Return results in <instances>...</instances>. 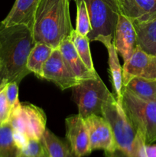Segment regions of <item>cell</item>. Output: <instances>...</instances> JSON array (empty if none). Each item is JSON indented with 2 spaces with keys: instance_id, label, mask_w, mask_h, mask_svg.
<instances>
[{
  "instance_id": "obj_1",
  "label": "cell",
  "mask_w": 156,
  "mask_h": 157,
  "mask_svg": "<svg viewBox=\"0 0 156 157\" xmlns=\"http://www.w3.org/2000/svg\"><path fill=\"white\" fill-rule=\"evenodd\" d=\"M35 43L28 26L0 24V87L12 81L19 84L31 73L27 61Z\"/></svg>"
},
{
  "instance_id": "obj_23",
  "label": "cell",
  "mask_w": 156,
  "mask_h": 157,
  "mask_svg": "<svg viewBox=\"0 0 156 157\" xmlns=\"http://www.w3.org/2000/svg\"><path fill=\"white\" fill-rule=\"evenodd\" d=\"M75 2L76 4V20L75 30L82 35L87 36L91 30V26L87 6L83 0H76Z\"/></svg>"
},
{
  "instance_id": "obj_8",
  "label": "cell",
  "mask_w": 156,
  "mask_h": 157,
  "mask_svg": "<svg viewBox=\"0 0 156 157\" xmlns=\"http://www.w3.org/2000/svg\"><path fill=\"white\" fill-rule=\"evenodd\" d=\"M135 78L156 79V56L142 50L138 46L122 67V84L125 86Z\"/></svg>"
},
{
  "instance_id": "obj_22",
  "label": "cell",
  "mask_w": 156,
  "mask_h": 157,
  "mask_svg": "<svg viewBox=\"0 0 156 157\" xmlns=\"http://www.w3.org/2000/svg\"><path fill=\"white\" fill-rule=\"evenodd\" d=\"M70 37L76 52L80 57L83 62L85 64L89 70L96 72V71L95 70L93 60H92L91 52L90 49V40L88 37L82 35L79 32H76L75 29L72 30Z\"/></svg>"
},
{
  "instance_id": "obj_25",
  "label": "cell",
  "mask_w": 156,
  "mask_h": 157,
  "mask_svg": "<svg viewBox=\"0 0 156 157\" xmlns=\"http://www.w3.org/2000/svg\"><path fill=\"white\" fill-rule=\"evenodd\" d=\"M18 84L16 81H12L8 83L5 87L6 98L12 110L21 104L18 100Z\"/></svg>"
},
{
  "instance_id": "obj_20",
  "label": "cell",
  "mask_w": 156,
  "mask_h": 157,
  "mask_svg": "<svg viewBox=\"0 0 156 157\" xmlns=\"http://www.w3.org/2000/svg\"><path fill=\"white\" fill-rule=\"evenodd\" d=\"M124 87L141 99L156 101V79L135 78Z\"/></svg>"
},
{
  "instance_id": "obj_16",
  "label": "cell",
  "mask_w": 156,
  "mask_h": 157,
  "mask_svg": "<svg viewBox=\"0 0 156 157\" xmlns=\"http://www.w3.org/2000/svg\"><path fill=\"white\" fill-rule=\"evenodd\" d=\"M95 41H100L108 51L109 67L110 80L113 88V94L116 101L120 104L122 88V67L119 64L118 52L113 43V38L110 36H99Z\"/></svg>"
},
{
  "instance_id": "obj_5",
  "label": "cell",
  "mask_w": 156,
  "mask_h": 157,
  "mask_svg": "<svg viewBox=\"0 0 156 157\" xmlns=\"http://www.w3.org/2000/svg\"><path fill=\"white\" fill-rule=\"evenodd\" d=\"M76 1V0H74ZM88 12L91 30L87 35L90 41L99 36L113 38L120 9L116 0H83Z\"/></svg>"
},
{
  "instance_id": "obj_17",
  "label": "cell",
  "mask_w": 156,
  "mask_h": 157,
  "mask_svg": "<svg viewBox=\"0 0 156 157\" xmlns=\"http://www.w3.org/2000/svg\"><path fill=\"white\" fill-rule=\"evenodd\" d=\"M133 24L137 34L138 46L156 56V15L143 22Z\"/></svg>"
},
{
  "instance_id": "obj_7",
  "label": "cell",
  "mask_w": 156,
  "mask_h": 157,
  "mask_svg": "<svg viewBox=\"0 0 156 157\" xmlns=\"http://www.w3.org/2000/svg\"><path fill=\"white\" fill-rule=\"evenodd\" d=\"M46 121L42 109L34 104H21L12 110L9 123L14 130L29 140H39L46 130Z\"/></svg>"
},
{
  "instance_id": "obj_27",
  "label": "cell",
  "mask_w": 156,
  "mask_h": 157,
  "mask_svg": "<svg viewBox=\"0 0 156 157\" xmlns=\"http://www.w3.org/2000/svg\"><path fill=\"white\" fill-rule=\"evenodd\" d=\"M141 157H156V145L144 144L140 150Z\"/></svg>"
},
{
  "instance_id": "obj_14",
  "label": "cell",
  "mask_w": 156,
  "mask_h": 157,
  "mask_svg": "<svg viewBox=\"0 0 156 157\" xmlns=\"http://www.w3.org/2000/svg\"><path fill=\"white\" fill-rule=\"evenodd\" d=\"M67 67L80 81L99 78L97 72L91 71L87 68L76 52L70 37L66 38L58 47Z\"/></svg>"
},
{
  "instance_id": "obj_11",
  "label": "cell",
  "mask_w": 156,
  "mask_h": 157,
  "mask_svg": "<svg viewBox=\"0 0 156 157\" xmlns=\"http://www.w3.org/2000/svg\"><path fill=\"white\" fill-rule=\"evenodd\" d=\"M66 138L76 157L90 154V137L84 118L80 114L72 115L65 120Z\"/></svg>"
},
{
  "instance_id": "obj_28",
  "label": "cell",
  "mask_w": 156,
  "mask_h": 157,
  "mask_svg": "<svg viewBox=\"0 0 156 157\" xmlns=\"http://www.w3.org/2000/svg\"><path fill=\"white\" fill-rule=\"evenodd\" d=\"M18 157H28V156H27V155H25V154H24V153H21V154H20V155H19V156H18Z\"/></svg>"
},
{
  "instance_id": "obj_9",
  "label": "cell",
  "mask_w": 156,
  "mask_h": 157,
  "mask_svg": "<svg viewBox=\"0 0 156 157\" xmlns=\"http://www.w3.org/2000/svg\"><path fill=\"white\" fill-rule=\"evenodd\" d=\"M43 79L51 81L62 90L75 87L80 81L67 67L58 48L54 49L43 67Z\"/></svg>"
},
{
  "instance_id": "obj_15",
  "label": "cell",
  "mask_w": 156,
  "mask_h": 157,
  "mask_svg": "<svg viewBox=\"0 0 156 157\" xmlns=\"http://www.w3.org/2000/svg\"><path fill=\"white\" fill-rule=\"evenodd\" d=\"M40 0H15L12 9L0 24L5 27L25 25L32 29Z\"/></svg>"
},
{
  "instance_id": "obj_26",
  "label": "cell",
  "mask_w": 156,
  "mask_h": 157,
  "mask_svg": "<svg viewBox=\"0 0 156 157\" xmlns=\"http://www.w3.org/2000/svg\"><path fill=\"white\" fill-rule=\"evenodd\" d=\"M5 87H0V125L9 123L11 115V109L6 95Z\"/></svg>"
},
{
  "instance_id": "obj_12",
  "label": "cell",
  "mask_w": 156,
  "mask_h": 157,
  "mask_svg": "<svg viewBox=\"0 0 156 157\" xmlns=\"http://www.w3.org/2000/svg\"><path fill=\"white\" fill-rule=\"evenodd\" d=\"M116 51L126 61L138 48L137 34L132 21L120 13L113 38Z\"/></svg>"
},
{
  "instance_id": "obj_18",
  "label": "cell",
  "mask_w": 156,
  "mask_h": 157,
  "mask_svg": "<svg viewBox=\"0 0 156 157\" xmlns=\"http://www.w3.org/2000/svg\"><path fill=\"white\" fill-rule=\"evenodd\" d=\"M54 49L41 42H36L32 48L27 61V67L40 79H43V67L50 58Z\"/></svg>"
},
{
  "instance_id": "obj_29",
  "label": "cell",
  "mask_w": 156,
  "mask_h": 157,
  "mask_svg": "<svg viewBox=\"0 0 156 157\" xmlns=\"http://www.w3.org/2000/svg\"></svg>"
},
{
  "instance_id": "obj_13",
  "label": "cell",
  "mask_w": 156,
  "mask_h": 157,
  "mask_svg": "<svg viewBox=\"0 0 156 157\" xmlns=\"http://www.w3.org/2000/svg\"><path fill=\"white\" fill-rule=\"evenodd\" d=\"M120 12L133 23L147 21L156 15V0H116Z\"/></svg>"
},
{
  "instance_id": "obj_19",
  "label": "cell",
  "mask_w": 156,
  "mask_h": 157,
  "mask_svg": "<svg viewBox=\"0 0 156 157\" xmlns=\"http://www.w3.org/2000/svg\"><path fill=\"white\" fill-rule=\"evenodd\" d=\"M50 157H76L69 143L46 128L41 137Z\"/></svg>"
},
{
  "instance_id": "obj_24",
  "label": "cell",
  "mask_w": 156,
  "mask_h": 157,
  "mask_svg": "<svg viewBox=\"0 0 156 157\" xmlns=\"http://www.w3.org/2000/svg\"><path fill=\"white\" fill-rule=\"evenodd\" d=\"M22 153L28 157H50L41 138L29 140Z\"/></svg>"
},
{
  "instance_id": "obj_4",
  "label": "cell",
  "mask_w": 156,
  "mask_h": 157,
  "mask_svg": "<svg viewBox=\"0 0 156 157\" xmlns=\"http://www.w3.org/2000/svg\"><path fill=\"white\" fill-rule=\"evenodd\" d=\"M121 105L133 127L145 144L156 141V101H145L122 88Z\"/></svg>"
},
{
  "instance_id": "obj_10",
  "label": "cell",
  "mask_w": 156,
  "mask_h": 157,
  "mask_svg": "<svg viewBox=\"0 0 156 157\" xmlns=\"http://www.w3.org/2000/svg\"><path fill=\"white\" fill-rule=\"evenodd\" d=\"M88 130L91 150L112 151L116 147L111 127L101 115L93 114L84 118Z\"/></svg>"
},
{
  "instance_id": "obj_6",
  "label": "cell",
  "mask_w": 156,
  "mask_h": 157,
  "mask_svg": "<svg viewBox=\"0 0 156 157\" xmlns=\"http://www.w3.org/2000/svg\"><path fill=\"white\" fill-rule=\"evenodd\" d=\"M72 88V98L77 105L78 114L84 118L102 114V106L112 94L99 77L81 80Z\"/></svg>"
},
{
  "instance_id": "obj_2",
  "label": "cell",
  "mask_w": 156,
  "mask_h": 157,
  "mask_svg": "<svg viewBox=\"0 0 156 157\" xmlns=\"http://www.w3.org/2000/svg\"><path fill=\"white\" fill-rule=\"evenodd\" d=\"M70 0H40L32 28L35 42L57 48L70 36Z\"/></svg>"
},
{
  "instance_id": "obj_3",
  "label": "cell",
  "mask_w": 156,
  "mask_h": 157,
  "mask_svg": "<svg viewBox=\"0 0 156 157\" xmlns=\"http://www.w3.org/2000/svg\"><path fill=\"white\" fill-rule=\"evenodd\" d=\"M101 115L110 124L116 144L114 150L104 151L105 157H141L145 142L113 94L102 106Z\"/></svg>"
},
{
  "instance_id": "obj_21",
  "label": "cell",
  "mask_w": 156,
  "mask_h": 157,
  "mask_svg": "<svg viewBox=\"0 0 156 157\" xmlns=\"http://www.w3.org/2000/svg\"><path fill=\"white\" fill-rule=\"evenodd\" d=\"M21 153L15 140L11 124L0 125V157H18Z\"/></svg>"
}]
</instances>
